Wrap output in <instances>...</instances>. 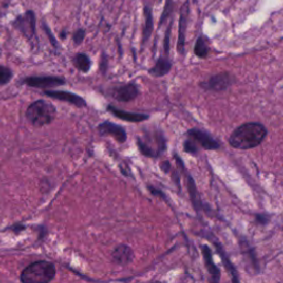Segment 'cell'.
Segmentation results:
<instances>
[{"instance_id": "cell-1", "label": "cell", "mask_w": 283, "mask_h": 283, "mask_svg": "<svg viewBox=\"0 0 283 283\" xmlns=\"http://www.w3.org/2000/svg\"><path fill=\"white\" fill-rule=\"evenodd\" d=\"M267 133V128L261 123H244L231 133L229 144L234 148L241 150L255 148L263 142Z\"/></svg>"}, {"instance_id": "cell-2", "label": "cell", "mask_w": 283, "mask_h": 283, "mask_svg": "<svg viewBox=\"0 0 283 283\" xmlns=\"http://www.w3.org/2000/svg\"><path fill=\"white\" fill-rule=\"evenodd\" d=\"M55 267L49 261H37L29 265L21 272L20 280L24 283H48L55 277Z\"/></svg>"}, {"instance_id": "cell-3", "label": "cell", "mask_w": 283, "mask_h": 283, "mask_svg": "<svg viewBox=\"0 0 283 283\" xmlns=\"http://www.w3.org/2000/svg\"><path fill=\"white\" fill-rule=\"evenodd\" d=\"M55 107L45 100L35 101L29 105L26 112L27 120L35 127H41L50 124L55 118Z\"/></svg>"}, {"instance_id": "cell-4", "label": "cell", "mask_w": 283, "mask_h": 283, "mask_svg": "<svg viewBox=\"0 0 283 283\" xmlns=\"http://www.w3.org/2000/svg\"><path fill=\"white\" fill-rule=\"evenodd\" d=\"M137 146L141 153L152 158L161 156L166 148V140L162 132L145 133L144 137H137Z\"/></svg>"}, {"instance_id": "cell-5", "label": "cell", "mask_w": 283, "mask_h": 283, "mask_svg": "<svg viewBox=\"0 0 283 283\" xmlns=\"http://www.w3.org/2000/svg\"><path fill=\"white\" fill-rule=\"evenodd\" d=\"M187 139L191 140L198 148L202 147L207 150H215L220 147L219 142L207 132L199 128H192L186 133Z\"/></svg>"}, {"instance_id": "cell-6", "label": "cell", "mask_w": 283, "mask_h": 283, "mask_svg": "<svg viewBox=\"0 0 283 283\" xmlns=\"http://www.w3.org/2000/svg\"><path fill=\"white\" fill-rule=\"evenodd\" d=\"M232 84V77L228 73V72H220V73L210 77L208 81L200 83L201 88L205 90L221 92L226 91L230 85Z\"/></svg>"}, {"instance_id": "cell-7", "label": "cell", "mask_w": 283, "mask_h": 283, "mask_svg": "<svg viewBox=\"0 0 283 283\" xmlns=\"http://www.w3.org/2000/svg\"><path fill=\"white\" fill-rule=\"evenodd\" d=\"M175 159H176V163H177V166L179 167V169L183 172L185 175L187 176V187H188V193H190V196H191V199H192V202H193V206L195 208V210L197 213H199L201 209H204V206H202L201 204V200H200V197H199V194H198V191L197 188H196V184H195V180L193 179V177L190 175V174L187 173L186 171V167L185 165L183 163V161H181L180 157L178 155H175Z\"/></svg>"}, {"instance_id": "cell-8", "label": "cell", "mask_w": 283, "mask_h": 283, "mask_svg": "<svg viewBox=\"0 0 283 283\" xmlns=\"http://www.w3.org/2000/svg\"><path fill=\"white\" fill-rule=\"evenodd\" d=\"M139 88L134 83H127L115 86L111 90V96L119 102H129L139 97Z\"/></svg>"}, {"instance_id": "cell-9", "label": "cell", "mask_w": 283, "mask_h": 283, "mask_svg": "<svg viewBox=\"0 0 283 283\" xmlns=\"http://www.w3.org/2000/svg\"><path fill=\"white\" fill-rule=\"evenodd\" d=\"M25 82L29 86H33V88L53 89L65 84V80L64 78L59 77H32L27 78Z\"/></svg>"}, {"instance_id": "cell-10", "label": "cell", "mask_w": 283, "mask_h": 283, "mask_svg": "<svg viewBox=\"0 0 283 283\" xmlns=\"http://www.w3.org/2000/svg\"><path fill=\"white\" fill-rule=\"evenodd\" d=\"M98 130L100 135L102 136H112L119 143H125L127 140V134L124 127L116 125L112 122H103L98 126Z\"/></svg>"}, {"instance_id": "cell-11", "label": "cell", "mask_w": 283, "mask_h": 283, "mask_svg": "<svg viewBox=\"0 0 283 283\" xmlns=\"http://www.w3.org/2000/svg\"><path fill=\"white\" fill-rule=\"evenodd\" d=\"M45 94L52 99L63 101V102H67L70 104H73L77 107H85L86 106L85 100L82 97L77 96V94H74V93L67 92V91H45Z\"/></svg>"}, {"instance_id": "cell-12", "label": "cell", "mask_w": 283, "mask_h": 283, "mask_svg": "<svg viewBox=\"0 0 283 283\" xmlns=\"http://www.w3.org/2000/svg\"><path fill=\"white\" fill-rule=\"evenodd\" d=\"M134 258V252L127 244H119L112 251V260L119 266H127Z\"/></svg>"}, {"instance_id": "cell-13", "label": "cell", "mask_w": 283, "mask_h": 283, "mask_svg": "<svg viewBox=\"0 0 283 283\" xmlns=\"http://www.w3.org/2000/svg\"><path fill=\"white\" fill-rule=\"evenodd\" d=\"M107 111L111 114H113L115 118H118L122 121L130 122V123H141L144 121H147L149 119V115L142 114V113H133V112H126L123 110H119L113 105L107 106Z\"/></svg>"}, {"instance_id": "cell-14", "label": "cell", "mask_w": 283, "mask_h": 283, "mask_svg": "<svg viewBox=\"0 0 283 283\" xmlns=\"http://www.w3.org/2000/svg\"><path fill=\"white\" fill-rule=\"evenodd\" d=\"M17 28H19L21 32L26 34V37L31 38L35 32V16L33 11H27L25 17H19L14 23Z\"/></svg>"}, {"instance_id": "cell-15", "label": "cell", "mask_w": 283, "mask_h": 283, "mask_svg": "<svg viewBox=\"0 0 283 283\" xmlns=\"http://www.w3.org/2000/svg\"><path fill=\"white\" fill-rule=\"evenodd\" d=\"M188 12H190V6H188V3H185L183 8H181V13H180V18H179V29H178L179 33H178V43H177V49L181 54L184 53Z\"/></svg>"}, {"instance_id": "cell-16", "label": "cell", "mask_w": 283, "mask_h": 283, "mask_svg": "<svg viewBox=\"0 0 283 283\" xmlns=\"http://www.w3.org/2000/svg\"><path fill=\"white\" fill-rule=\"evenodd\" d=\"M202 255H204V260H205V265L208 272L210 273V277H212V280L215 282H218L220 279V270L216 267L214 260H213V255H212V250L208 246H202Z\"/></svg>"}, {"instance_id": "cell-17", "label": "cell", "mask_w": 283, "mask_h": 283, "mask_svg": "<svg viewBox=\"0 0 283 283\" xmlns=\"http://www.w3.org/2000/svg\"><path fill=\"white\" fill-rule=\"evenodd\" d=\"M171 69H172V62L169 61L168 58L159 56L154 67L149 69L148 73L154 78H161L169 73Z\"/></svg>"}, {"instance_id": "cell-18", "label": "cell", "mask_w": 283, "mask_h": 283, "mask_svg": "<svg viewBox=\"0 0 283 283\" xmlns=\"http://www.w3.org/2000/svg\"><path fill=\"white\" fill-rule=\"evenodd\" d=\"M144 13H145V27H144L143 39H142L143 45H145V43L148 41L152 31H153V11H152V8L149 6H145Z\"/></svg>"}, {"instance_id": "cell-19", "label": "cell", "mask_w": 283, "mask_h": 283, "mask_svg": "<svg viewBox=\"0 0 283 283\" xmlns=\"http://www.w3.org/2000/svg\"><path fill=\"white\" fill-rule=\"evenodd\" d=\"M215 246H216L217 252L219 253V256H220L221 259H222V262H223L224 268H226L227 271L231 274L232 281H234V282H238V281H239V278H238L237 271H236V269H235V267L232 266L231 261L228 259V256L226 255V252H224V250L222 249V246H221L220 243H217V242H215Z\"/></svg>"}, {"instance_id": "cell-20", "label": "cell", "mask_w": 283, "mask_h": 283, "mask_svg": "<svg viewBox=\"0 0 283 283\" xmlns=\"http://www.w3.org/2000/svg\"><path fill=\"white\" fill-rule=\"evenodd\" d=\"M73 64L79 71L83 72V73H86L91 69V60L89 55L85 53H78L73 59Z\"/></svg>"}, {"instance_id": "cell-21", "label": "cell", "mask_w": 283, "mask_h": 283, "mask_svg": "<svg viewBox=\"0 0 283 283\" xmlns=\"http://www.w3.org/2000/svg\"><path fill=\"white\" fill-rule=\"evenodd\" d=\"M194 52L200 59H204L208 55L209 52V48L207 46V41L204 38V35H200V37L196 41V45L194 48Z\"/></svg>"}, {"instance_id": "cell-22", "label": "cell", "mask_w": 283, "mask_h": 283, "mask_svg": "<svg viewBox=\"0 0 283 283\" xmlns=\"http://www.w3.org/2000/svg\"><path fill=\"white\" fill-rule=\"evenodd\" d=\"M12 78V72L10 69L3 67L0 65V85H4L6 83H8Z\"/></svg>"}, {"instance_id": "cell-23", "label": "cell", "mask_w": 283, "mask_h": 283, "mask_svg": "<svg viewBox=\"0 0 283 283\" xmlns=\"http://www.w3.org/2000/svg\"><path fill=\"white\" fill-rule=\"evenodd\" d=\"M184 149H185L186 153H190V154L195 155V154L198 153V149L199 148L197 146H196V145L191 140L187 139V141H185V143H184Z\"/></svg>"}, {"instance_id": "cell-24", "label": "cell", "mask_w": 283, "mask_h": 283, "mask_svg": "<svg viewBox=\"0 0 283 283\" xmlns=\"http://www.w3.org/2000/svg\"><path fill=\"white\" fill-rule=\"evenodd\" d=\"M85 38V30L84 29H78V30L73 33V42L77 46L81 45Z\"/></svg>"}, {"instance_id": "cell-25", "label": "cell", "mask_w": 283, "mask_h": 283, "mask_svg": "<svg viewBox=\"0 0 283 283\" xmlns=\"http://www.w3.org/2000/svg\"><path fill=\"white\" fill-rule=\"evenodd\" d=\"M171 28H172V24L169 25V28L166 30V34H165V39H164V51L165 54L167 55L169 53V35H171Z\"/></svg>"}, {"instance_id": "cell-26", "label": "cell", "mask_w": 283, "mask_h": 283, "mask_svg": "<svg viewBox=\"0 0 283 283\" xmlns=\"http://www.w3.org/2000/svg\"><path fill=\"white\" fill-rule=\"evenodd\" d=\"M171 7H172V0H167V3H166V6H165V9L163 11V14H162V18H161V23H159V25H163L164 21L167 19V17L169 16V12H171Z\"/></svg>"}, {"instance_id": "cell-27", "label": "cell", "mask_w": 283, "mask_h": 283, "mask_svg": "<svg viewBox=\"0 0 283 283\" xmlns=\"http://www.w3.org/2000/svg\"><path fill=\"white\" fill-rule=\"evenodd\" d=\"M256 219H257V221H258L259 223H261V224H266V223L269 222V216H267L266 214H258V215L256 216Z\"/></svg>"}, {"instance_id": "cell-28", "label": "cell", "mask_w": 283, "mask_h": 283, "mask_svg": "<svg viewBox=\"0 0 283 283\" xmlns=\"http://www.w3.org/2000/svg\"><path fill=\"white\" fill-rule=\"evenodd\" d=\"M148 190L150 191V193L153 194L154 196H156V197H161V198H164L166 199L165 197V194L163 192H161L159 190H156V188H154L153 186H148Z\"/></svg>"}, {"instance_id": "cell-29", "label": "cell", "mask_w": 283, "mask_h": 283, "mask_svg": "<svg viewBox=\"0 0 283 283\" xmlns=\"http://www.w3.org/2000/svg\"><path fill=\"white\" fill-rule=\"evenodd\" d=\"M43 28H45V29H46V31H47V34L49 35V38H50V41H51V43H52V46H54V47H56V41H55V39H54V37H53V35L51 34V32H50V30H49V29H48V27H47L46 25H43Z\"/></svg>"}, {"instance_id": "cell-30", "label": "cell", "mask_w": 283, "mask_h": 283, "mask_svg": "<svg viewBox=\"0 0 283 283\" xmlns=\"http://www.w3.org/2000/svg\"><path fill=\"white\" fill-rule=\"evenodd\" d=\"M161 167L165 173H168L171 171V164L168 162H163L161 164Z\"/></svg>"}]
</instances>
